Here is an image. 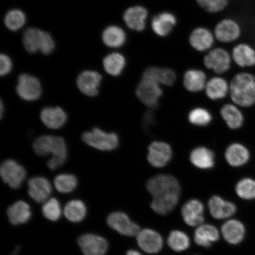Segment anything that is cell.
Returning <instances> with one entry per match:
<instances>
[{"label":"cell","mask_w":255,"mask_h":255,"mask_svg":"<svg viewBox=\"0 0 255 255\" xmlns=\"http://www.w3.org/2000/svg\"><path fill=\"white\" fill-rule=\"evenodd\" d=\"M33 148L34 152L41 157L52 155L47 162V166L52 171L63 166L68 157V146L61 136L41 135L34 141Z\"/></svg>","instance_id":"6da1fadb"},{"label":"cell","mask_w":255,"mask_h":255,"mask_svg":"<svg viewBox=\"0 0 255 255\" xmlns=\"http://www.w3.org/2000/svg\"><path fill=\"white\" fill-rule=\"evenodd\" d=\"M230 94L238 106L253 107L255 104V76L247 72L238 73L231 83Z\"/></svg>","instance_id":"7a4b0ae2"},{"label":"cell","mask_w":255,"mask_h":255,"mask_svg":"<svg viewBox=\"0 0 255 255\" xmlns=\"http://www.w3.org/2000/svg\"><path fill=\"white\" fill-rule=\"evenodd\" d=\"M24 49L27 52L35 53L40 51L49 55L55 48V42L50 34L39 28L30 27L24 31L23 37Z\"/></svg>","instance_id":"3957f363"},{"label":"cell","mask_w":255,"mask_h":255,"mask_svg":"<svg viewBox=\"0 0 255 255\" xmlns=\"http://www.w3.org/2000/svg\"><path fill=\"white\" fill-rule=\"evenodd\" d=\"M82 140L85 144L102 151L116 150L120 143L117 133L108 132L97 127L83 133Z\"/></svg>","instance_id":"277c9868"},{"label":"cell","mask_w":255,"mask_h":255,"mask_svg":"<svg viewBox=\"0 0 255 255\" xmlns=\"http://www.w3.org/2000/svg\"><path fill=\"white\" fill-rule=\"evenodd\" d=\"M1 179L9 187L14 190L20 189L27 176L25 168L13 159H7L0 167Z\"/></svg>","instance_id":"5b68a950"},{"label":"cell","mask_w":255,"mask_h":255,"mask_svg":"<svg viewBox=\"0 0 255 255\" xmlns=\"http://www.w3.org/2000/svg\"><path fill=\"white\" fill-rule=\"evenodd\" d=\"M157 82L147 79H142L136 89L138 100L150 109L157 107L163 92Z\"/></svg>","instance_id":"8992f818"},{"label":"cell","mask_w":255,"mask_h":255,"mask_svg":"<svg viewBox=\"0 0 255 255\" xmlns=\"http://www.w3.org/2000/svg\"><path fill=\"white\" fill-rule=\"evenodd\" d=\"M146 190L153 197L171 192L181 193L179 181L170 174H158L149 178Z\"/></svg>","instance_id":"52a82bcc"},{"label":"cell","mask_w":255,"mask_h":255,"mask_svg":"<svg viewBox=\"0 0 255 255\" xmlns=\"http://www.w3.org/2000/svg\"><path fill=\"white\" fill-rule=\"evenodd\" d=\"M16 92L22 100L33 102L39 100L42 94V88L36 77L23 73L18 77Z\"/></svg>","instance_id":"ba28073f"},{"label":"cell","mask_w":255,"mask_h":255,"mask_svg":"<svg viewBox=\"0 0 255 255\" xmlns=\"http://www.w3.org/2000/svg\"><path fill=\"white\" fill-rule=\"evenodd\" d=\"M107 222L108 226L121 235L136 237L141 228L130 219L128 215L123 212H114L108 215Z\"/></svg>","instance_id":"9c48e42d"},{"label":"cell","mask_w":255,"mask_h":255,"mask_svg":"<svg viewBox=\"0 0 255 255\" xmlns=\"http://www.w3.org/2000/svg\"><path fill=\"white\" fill-rule=\"evenodd\" d=\"M136 240L140 250L149 255H156L160 253L164 246V241L162 235L150 228L141 229L136 235Z\"/></svg>","instance_id":"30bf717a"},{"label":"cell","mask_w":255,"mask_h":255,"mask_svg":"<svg viewBox=\"0 0 255 255\" xmlns=\"http://www.w3.org/2000/svg\"><path fill=\"white\" fill-rule=\"evenodd\" d=\"M221 237L226 243L232 246H237L246 238V226L239 220L229 219L223 223L221 228Z\"/></svg>","instance_id":"8fae6325"},{"label":"cell","mask_w":255,"mask_h":255,"mask_svg":"<svg viewBox=\"0 0 255 255\" xmlns=\"http://www.w3.org/2000/svg\"><path fill=\"white\" fill-rule=\"evenodd\" d=\"M173 157V149L168 143L155 141L149 145L147 160L155 168H162L170 162Z\"/></svg>","instance_id":"7c38bea8"},{"label":"cell","mask_w":255,"mask_h":255,"mask_svg":"<svg viewBox=\"0 0 255 255\" xmlns=\"http://www.w3.org/2000/svg\"><path fill=\"white\" fill-rule=\"evenodd\" d=\"M205 207L198 199H193L185 203L181 209V215L186 224L191 228H197L205 223Z\"/></svg>","instance_id":"4fadbf2b"},{"label":"cell","mask_w":255,"mask_h":255,"mask_svg":"<svg viewBox=\"0 0 255 255\" xmlns=\"http://www.w3.org/2000/svg\"><path fill=\"white\" fill-rule=\"evenodd\" d=\"M78 244L84 255H105L109 247L106 239L93 234L81 235L78 239Z\"/></svg>","instance_id":"5bb4252c"},{"label":"cell","mask_w":255,"mask_h":255,"mask_svg":"<svg viewBox=\"0 0 255 255\" xmlns=\"http://www.w3.org/2000/svg\"><path fill=\"white\" fill-rule=\"evenodd\" d=\"M204 64L207 69L222 74L230 69L231 56L224 49L216 48L207 54L204 58Z\"/></svg>","instance_id":"9a60e30c"},{"label":"cell","mask_w":255,"mask_h":255,"mask_svg":"<svg viewBox=\"0 0 255 255\" xmlns=\"http://www.w3.org/2000/svg\"><path fill=\"white\" fill-rule=\"evenodd\" d=\"M208 208L212 218L219 221H226L232 218L238 210L235 203L217 195L210 197L208 202Z\"/></svg>","instance_id":"2e32d148"},{"label":"cell","mask_w":255,"mask_h":255,"mask_svg":"<svg viewBox=\"0 0 255 255\" xmlns=\"http://www.w3.org/2000/svg\"><path fill=\"white\" fill-rule=\"evenodd\" d=\"M27 186L28 196L36 203H44L50 199L52 192V186L46 177H32L28 180Z\"/></svg>","instance_id":"e0dca14e"},{"label":"cell","mask_w":255,"mask_h":255,"mask_svg":"<svg viewBox=\"0 0 255 255\" xmlns=\"http://www.w3.org/2000/svg\"><path fill=\"white\" fill-rule=\"evenodd\" d=\"M221 237V231L215 226L205 223L196 228L193 235L196 244L206 249L211 248Z\"/></svg>","instance_id":"ac0fdd59"},{"label":"cell","mask_w":255,"mask_h":255,"mask_svg":"<svg viewBox=\"0 0 255 255\" xmlns=\"http://www.w3.org/2000/svg\"><path fill=\"white\" fill-rule=\"evenodd\" d=\"M100 73L94 71H83L78 76L76 84L83 94L89 97H95L99 93L102 82Z\"/></svg>","instance_id":"d6986e66"},{"label":"cell","mask_w":255,"mask_h":255,"mask_svg":"<svg viewBox=\"0 0 255 255\" xmlns=\"http://www.w3.org/2000/svg\"><path fill=\"white\" fill-rule=\"evenodd\" d=\"M40 119L47 128L56 130L65 125L68 117L66 111L61 107H47L41 110Z\"/></svg>","instance_id":"ffe728a7"},{"label":"cell","mask_w":255,"mask_h":255,"mask_svg":"<svg viewBox=\"0 0 255 255\" xmlns=\"http://www.w3.org/2000/svg\"><path fill=\"white\" fill-rule=\"evenodd\" d=\"M181 193L171 192L153 197L151 208L157 214L166 216L173 211L179 202Z\"/></svg>","instance_id":"44dd1931"},{"label":"cell","mask_w":255,"mask_h":255,"mask_svg":"<svg viewBox=\"0 0 255 255\" xmlns=\"http://www.w3.org/2000/svg\"><path fill=\"white\" fill-rule=\"evenodd\" d=\"M241 28L234 20L226 18L217 24L215 35L217 39L223 43H230L241 36Z\"/></svg>","instance_id":"7402d4cb"},{"label":"cell","mask_w":255,"mask_h":255,"mask_svg":"<svg viewBox=\"0 0 255 255\" xmlns=\"http://www.w3.org/2000/svg\"><path fill=\"white\" fill-rule=\"evenodd\" d=\"M226 162L230 166L241 167L246 165L251 159V152L246 146L241 143H231L225 153Z\"/></svg>","instance_id":"603a6c76"},{"label":"cell","mask_w":255,"mask_h":255,"mask_svg":"<svg viewBox=\"0 0 255 255\" xmlns=\"http://www.w3.org/2000/svg\"><path fill=\"white\" fill-rule=\"evenodd\" d=\"M148 15L146 8L141 5H135L128 8L124 12L123 19L130 29L141 31L145 29Z\"/></svg>","instance_id":"cb8c5ba5"},{"label":"cell","mask_w":255,"mask_h":255,"mask_svg":"<svg viewBox=\"0 0 255 255\" xmlns=\"http://www.w3.org/2000/svg\"><path fill=\"white\" fill-rule=\"evenodd\" d=\"M177 24V18L170 12L164 11L153 17L151 27L154 33L160 37L168 36Z\"/></svg>","instance_id":"d4e9b609"},{"label":"cell","mask_w":255,"mask_h":255,"mask_svg":"<svg viewBox=\"0 0 255 255\" xmlns=\"http://www.w3.org/2000/svg\"><path fill=\"white\" fill-rule=\"evenodd\" d=\"M7 216L12 225L25 224L31 218V207L25 201L18 200L8 207Z\"/></svg>","instance_id":"484cf974"},{"label":"cell","mask_w":255,"mask_h":255,"mask_svg":"<svg viewBox=\"0 0 255 255\" xmlns=\"http://www.w3.org/2000/svg\"><path fill=\"white\" fill-rule=\"evenodd\" d=\"M190 161L194 167L200 170H209L215 165L214 153L205 146H198L190 154Z\"/></svg>","instance_id":"4316f807"},{"label":"cell","mask_w":255,"mask_h":255,"mask_svg":"<svg viewBox=\"0 0 255 255\" xmlns=\"http://www.w3.org/2000/svg\"><path fill=\"white\" fill-rule=\"evenodd\" d=\"M189 42L193 49L199 52H205L210 49L214 44V36L208 28L198 27L191 32Z\"/></svg>","instance_id":"83f0119b"},{"label":"cell","mask_w":255,"mask_h":255,"mask_svg":"<svg viewBox=\"0 0 255 255\" xmlns=\"http://www.w3.org/2000/svg\"><path fill=\"white\" fill-rule=\"evenodd\" d=\"M142 79H147L167 87L173 86L176 80V75L173 70L151 66L146 68L142 73Z\"/></svg>","instance_id":"f1b7e54d"},{"label":"cell","mask_w":255,"mask_h":255,"mask_svg":"<svg viewBox=\"0 0 255 255\" xmlns=\"http://www.w3.org/2000/svg\"><path fill=\"white\" fill-rule=\"evenodd\" d=\"M232 57L236 64L242 68L255 66V49L250 44H238L233 49Z\"/></svg>","instance_id":"f546056e"},{"label":"cell","mask_w":255,"mask_h":255,"mask_svg":"<svg viewBox=\"0 0 255 255\" xmlns=\"http://www.w3.org/2000/svg\"><path fill=\"white\" fill-rule=\"evenodd\" d=\"M221 115L226 125L231 129H240L244 125V114L237 105L228 104L223 105L221 110Z\"/></svg>","instance_id":"4dcf8cb0"},{"label":"cell","mask_w":255,"mask_h":255,"mask_svg":"<svg viewBox=\"0 0 255 255\" xmlns=\"http://www.w3.org/2000/svg\"><path fill=\"white\" fill-rule=\"evenodd\" d=\"M205 73L201 70L191 69L185 72L183 85L186 90L191 92H199L205 89L207 84Z\"/></svg>","instance_id":"1f68e13d"},{"label":"cell","mask_w":255,"mask_h":255,"mask_svg":"<svg viewBox=\"0 0 255 255\" xmlns=\"http://www.w3.org/2000/svg\"><path fill=\"white\" fill-rule=\"evenodd\" d=\"M206 94L210 100H222L230 91V86L224 78L215 77L207 82L205 87Z\"/></svg>","instance_id":"d6a6232c"},{"label":"cell","mask_w":255,"mask_h":255,"mask_svg":"<svg viewBox=\"0 0 255 255\" xmlns=\"http://www.w3.org/2000/svg\"><path fill=\"white\" fill-rule=\"evenodd\" d=\"M103 43L111 48L122 47L126 42L125 31L118 25H112L107 27L102 34Z\"/></svg>","instance_id":"836d02e7"},{"label":"cell","mask_w":255,"mask_h":255,"mask_svg":"<svg viewBox=\"0 0 255 255\" xmlns=\"http://www.w3.org/2000/svg\"><path fill=\"white\" fill-rule=\"evenodd\" d=\"M63 213L69 221L73 223L81 222L87 216V207L81 200H71L66 204Z\"/></svg>","instance_id":"e575fe53"},{"label":"cell","mask_w":255,"mask_h":255,"mask_svg":"<svg viewBox=\"0 0 255 255\" xmlns=\"http://www.w3.org/2000/svg\"><path fill=\"white\" fill-rule=\"evenodd\" d=\"M166 242L168 247L176 253H183L189 250L191 246L189 236L178 229H174L169 233Z\"/></svg>","instance_id":"d590c367"},{"label":"cell","mask_w":255,"mask_h":255,"mask_svg":"<svg viewBox=\"0 0 255 255\" xmlns=\"http://www.w3.org/2000/svg\"><path fill=\"white\" fill-rule=\"evenodd\" d=\"M103 66L108 74L113 76H120L126 66V57L120 53H110L104 57Z\"/></svg>","instance_id":"8d00e7d4"},{"label":"cell","mask_w":255,"mask_h":255,"mask_svg":"<svg viewBox=\"0 0 255 255\" xmlns=\"http://www.w3.org/2000/svg\"><path fill=\"white\" fill-rule=\"evenodd\" d=\"M54 186L58 192L69 194L74 191L78 186V179L71 173H62L56 175L53 180Z\"/></svg>","instance_id":"74e56055"},{"label":"cell","mask_w":255,"mask_h":255,"mask_svg":"<svg viewBox=\"0 0 255 255\" xmlns=\"http://www.w3.org/2000/svg\"><path fill=\"white\" fill-rule=\"evenodd\" d=\"M235 191L239 198L246 200H255V180L251 177H245L238 181Z\"/></svg>","instance_id":"f35d334b"},{"label":"cell","mask_w":255,"mask_h":255,"mask_svg":"<svg viewBox=\"0 0 255 255\" xmlns=\"http://www.w3.org/2000/svg\"><path fill=\"white\" fill-rule=\"evenodd\" d=\"M26 22V16L19 9L9 10L5 15L4 24L6 27L12 31H17L23 27Z\"/></svg>","instance_id":"ab89813d"},{"label":"cell","mask_w":255,"mask_h":255,"mask_svg":"<svg viewBox=\"0 0 255 255\" xmlns=\"http://www.w3.org/2000/svg\"><path fill=\"white\" fill-rule=\"evenodd\" d=\"M44 218L51 222H56L61 218L62 209L58 199L50 198L43 203L41 208Z\"/></svg>","instance_id":"60d3db41"},{"label":"cell","mask_w":255,"mask_h":255,"mask_svg":"<svg viewBox=\"0 0 255 255\" xmlns=\"http://www.w3.org/2000/svg\"><path fill=\"white\" fill-rule=\"evenodd\" d=\"M212 116L206 108L197 107L190 111L188 120L190 124L197 127H206L211 123Z\"/></svg>","instance_id":"b9f144b4"},{"label":"cell","mask_w":255,"mask_h":255,"mask_svg":"<svg viewBox=\"0 0 255 255\" xmlns=\"http://www.w3.org/2000/svg\"><path fill=\"white\" fill-rule=\"evenodd\" d=\"M201 7L212 13L222 11L228 5L229 0H196Z\"/></svg>","instance_id":"7bdbcfd3"},{"label":"cell","mask_w":255,"mask_h":255,"mask_svg":"<svg viewBox=\"0 0 255 255\" xmlns=\"http://www.w3.org/2000/svg\"><path fill=\"white\" fill-rule=\"evenodd\" d=\"M0 75L4 76L9 74L11 71L12 63L10 57L5 54L0 56Z\"/></svg>","instance_id":"ee69618b"},{"label":"cell","mask_w":255,"mask_h":255,"mask_svg":"<svg viewBox=\"0 0 255 255\" xmlns=\"http://www.w3.org/2000/svg\"><path fill=\"white\" fill-rule=\"evenodd\" d=\"M155 123L154 113L153 111L150 110L146 112L142 119V126L145 131L148 132Z\"/></svg>","instance_id":"f6af8a7d"},{"label":"cell","mask_w":255,"mask_h":255,"mask_svg":"<svg viewBox=\"0 0 255 255\" xmlns=\"http://www.w3.org/2000/svg\"><path fill=\"white\" fill-rule=\"evenodd\" d=\"M126 255H143L139 251L135 250H130L127 252Z\"/></svg>","instance_id":"bcb514c9"},{"label":"cell","mask_w":255,"mask_h":255,"mask_svg":"<svg viewBox=\"0 0 255 255\" xmlns=\"http://www.w3.org/2000/svg\"><path fill=\"white\" fill-rule=\"evenodd\" d=\"M4 105H3L2 102H1V119L3 117V115H4Z\"/></svg>","instance_id":"7dc6e473"},{"label":"cell","mask_w":255,"mask_h":255,"mask_svg":"<svg viewBox=\"0 0 255 255\" xmlns=\"http://www.w3.org/2000/svg\"></svg>","instance_id":"c3c4849f"}]
</instances>
